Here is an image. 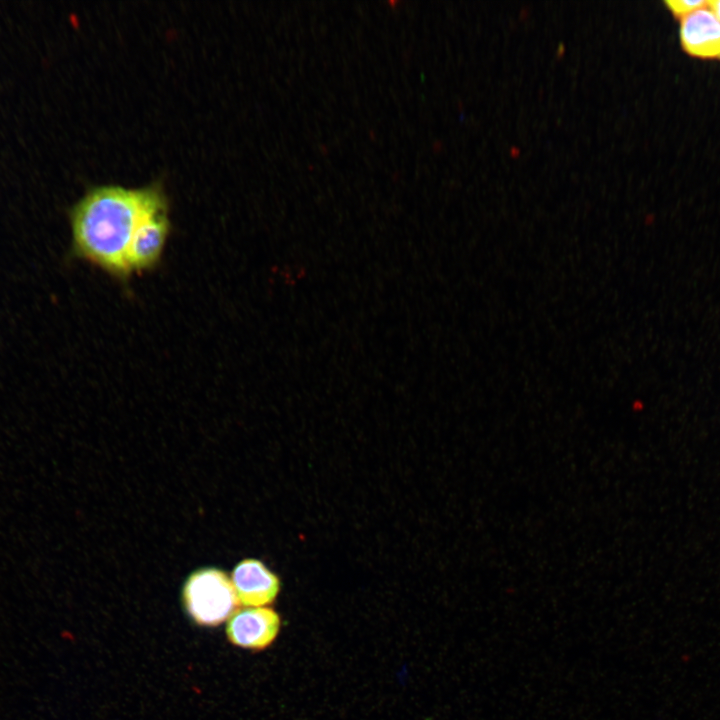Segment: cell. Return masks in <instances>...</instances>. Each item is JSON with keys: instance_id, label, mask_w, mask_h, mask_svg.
<instances>
[{"instance_id": "obj_4", "label": "cell", "mask_w": 720, "mask_h": 720, "mask_svg": "<svg viewBox=\"0 0 720 720\" xmlns=\"http://www.w3.org/2000/svg\"><path fill=\"white\" fill-rule=\"evenodd\" d=\"M280 628L281 619L274 609L267 606L245 607L228 619L226 636L236 647L263 650L274 642Z\"/></svg>"}, {"instance_id": "obj_6", "label": "cell", "mask_w": 720, "mask_h": 720, "mask_svg": "<svg viewBox=\"0 0 720 720\" xmlns=\"http://www.w3.org/2000/svg\"><path fill=\"white\" fill-rule=\"evenodd\" d=\"M680 38L691 56L720 57V21L711 10L703 7L682 18Z\"/></svg>"}, {"instance_id": "obj_2", "label": "cell", "mask_w": 720, "mask_h": 720, "mask_svg": "<svg viewBox=\"0 0 720 720\" xmlns=\"http://www.w3.org/2000/svg\"><path fill=\"white\" fill-rule=\"evenodd\" d=\"M181 597L186 614L201 627L221 625L240 605L231 578L215 567L193 571L184 582Z\"/></svg>"}, {"instance_id": "obj_7", "label": "cell", "mask_w": 720, "mask_h": 720, "mask_svg": "<svg viewBox=\"0 0 720 720\" xmlns=\"http://www.w3.org/2000/svg\"><path fill=\"white\" fill-rule=\"evenodd\" d=\"M665 4L674 16L684 18L692 12L705 7L707 2L702 0H670L666 1Z\"/></svg>"}, {"instance_id": "obj_5", "label": "cell", "mask_w": 720, "mask_h": 720, "mask_svg": "<svg viewBox=\"0 0 720 720\" xmlns=\"http://www.w3.org/2000/svg\"><path fill=\"white\" fill-rule=\"evenodd\" d=\"M231 581L240 604L263 607L271 604L280 591V580L263 562L247 558L231 573Z\"/></svg>"}, {"instance_id": "obj_8", "label": "cell", "mask_w": 720, "mask_h": 720, "mask_svg": "<svg viewBox=\"0 0 720 720\" xmlns=\"http://www.w3.org/2000/svg\"><path fill=\"white\" fill-rule=\"evenodd\" d=\"M710 10L714 13L717 19L720 21V0H711L707 2Z\"/></svg>"}, {"instance_id": "obj_3", "label": "cell", "mask_w": 720, "mask_h": 720, "mask_svg": "<svg viewBox=\"0 0 720 720\" xmlns=\"http://www.w3.org/2000/svg\"><path fill=\"white\" fill-rule=\"evenodd\" d=\"M169 230L168 204L162 190L143 213L133 234L126 257L129 274L151 269L159 262Z\"/></svg>"}, {"instance_id": "obj_1", "label": "cell", "mask_w": 720, "mask_h": 720, "mask_svg": "<svg viewBox=\"0 0 720 720\" xmlns=\"http://www.w3.org/2000/svg\"><path fill=\"white\" fill-rule=\"evenodd\" d=\"M159 184L141 188L99 185L89 189L70 212L76 253L111 275H129L126 257L137 224Z\"/></svg>"}]
</instances>
